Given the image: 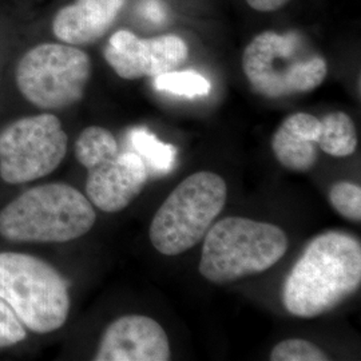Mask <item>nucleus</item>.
<instances>
[{
  "mask_svg": "<svg viewBox=\"0 0 361 361\" xmlns=\"http://www.w3.org/2000/svg\"><path fill=\"white\" fill-rule=\"evenodd\" d=\"M89 55L71 44L44 43L31 49L16 68V85L28 102L43 110L77 104L90 80Z\"/></svg>",
  "mask_w": 361,
  "mask_h": 361,
  "instance_id": "7",
  "label": "nucleus"
},
{
  "mask_svg": "<svg viewBox=\"0 0 361 361\" xmlns=\"http://www.w3.org/2000/svg\"><path fill=\"white\" fill-rule=\"evenodd\" d=\"M316 145L332 157H348L356 152L357 134L352 118L343 113H329L320 119V133Z\"/></svg>",
  "mask_w": 361,
  "mask_h": 361,
  "instance_id": "15",
  "label": "nucleus"
},
{
  "mask_svg": "<svg viewBox=\"0 0 361 361\" xmlns=\"http://www.w3.org/2000/svg\"><path fill=\"white\" fill-rule=\"evenodd\" d=\"M228 186L219 174L198 171L170 193L150 225V241L165 256L197 245L226 204Z\"/></svg>",
  "mask_w": 361,
  "mask_h": 361,
  "instance_id": "6",
  "label": "nucleus"
},
{
  "mask_svg": "<svg viewBox=\"0 0 361 361\" xmlns=\"http://www.w3.org/2000/svg\"><path fill=\"white\" fill-rule=\"evenodd\" d=\"M123 3L125 0H77L56 13L54 34L71 46L90 44L113 26Z\"/></svg>",
  "mask_w": 361,
  "mask_h": 361,
  "instance_id": "12",
  "label": "nucleus"
},
{
  "mask_svg": "<svg viewBox=\"0 0 361 361\" xmlns=\"http://www.w3.org/2000/svg\"><path fill=\"white\" fill-rule=\"evenodd\" d=\"M360 284V241L348 233H323L310 241L286 277L283 302L292 316L313 319L335 310Z\"/></svg>",
  "mask_w": 361,
  "mask_h": 361,
  "instance_id": "1",
  "label": "nucleus"
},
{
  "mask_svg": "<svg viewBox=\"0 0 361 361\" xmlns=\"http://www.w3.org/2000/svg\"><path fill=\"white\" fill-rule=\"evenodd\" d=\"M131 152L140 155L149 176H168L177 164V147L171 143L159 141L146 128L131 129L128 134Z\"/></svg>",
  "mask_w": 361,
  "mask_h": 361,
  "instance_id": "13",
  "label": "nucleus"
},
{
  "mask_svg": "<svg viewBox=\"0 0 361 361\" xmlns=\"http://www.w3.org/2000/svg\"><path fill=\"white\" fill-rule=\"evenodd\" d=\"M188 55L186 42L177 35L142 39L126 30L111 35L104 49L106 62L119 77L129 80L177 70Z\"/></svg>",
  "mask_w": 361,
  "mask_h": 361,
  "instance_id": "9",
  "label": "nucleus"
},
{
  "mask_svg": "<svg viewBox=\"0 0 361 361\" xmlns=\"http://www.w3.org/2000/svg\"><path fill=\"white\" fill-rule=\"evenodd\" d=\"M95 221L85 194L62 182L44 183L19 194L0 210V235L13 243H68L90 232Z\"/></svg>",
  "mask_w": 361,
  "mask_h": 361,
  "instance_id": "2",
  "label": "nucleus"
},
{
  "mask_svg": "<svg viewBox=\"0 0 361 361\" xmlns=\"http://www.w3.org/2000/svg\"><path fill=\"white\" fill-rule=\"evenodd\" d=\"M331 204L338 214L353 222L361 221V188L352 182H337L329 192Z\"/></svg>",
  "mask_w": 361,
  "mask_h": 361,
  "instance_id": "18",
  "label": "nucleus"
},
{
  "mask_svg": "<svg viewBox=\"0 0 361 361\" xmlns=\"http://www.w3.org/2000/svg\"><path fill=\"white\" fill-rule=\"evenodd\" d=\"M67 134L52 114L25 116L0 131V177L11 185L40 180L59 168Z\"/></svg>",
  "mask_w": 361,
  "mask_h": 361,
  "instance_id": "8",
  "label": "nucleus"
},
{
  "mask_svg": "<svg viewBox=\"0 0 361 361\" xmlns=\"http://www.w3.org/2000/svg\"><path fill=\"white\" fill-rule=\"evenodd\" d=\"M170 344L164 328L142 314H126L110 324L94 360L168 361Z\"/></svg>",
  "mask_w": 361,
  "mask_h": 361,
  "instance_id": "11",
  "label": "nucleus"
},
{
  "mask_svg": "<svg viewBox=\"0 0 361 361\" xmlns=\"http://www.w3.org/2000/svg\"><path fill=\"white\" fill-rule=\"evenodd\" d=\"M289 0H246V3L256 11L261 13H271L276 11L281 7H284L285 4Z\"/></svg>",
  "mask_w": 361,
  "mask_h": 361,
  "instance_id": "21",
  "label": "nucleus"
},
{
  "mask_svg": "<svg viewBox=\"0 0 361 361\" xmlns=\"http://www.w3.org/2000/svg\"><path fill=\"white\" fill-rule=\"evenodd\" d=\"M243 68L253 90L283 98L317 89L326 77V61L297 32L265 31L252 39Z\"/></svg>",
  "mask_w": 361,
  "mask_h": 361,
  "instance_id": "4",
  "label": "nucleus"
},
{
  "mask_svg": "<svg viewBox=\"0 0 361 361\" xmlns=\"http://www.w3.org/2000/svg\"><path fill=\"white\" fill-rule=\"evenodd\" d=\"M271 149L277 161L293 171H308L317 161L316 143L307 141L284 123L274 133Z\"/></svg>",
  "mask_w": 361,
  "mask_h": 361,
  "instance_id": "14",
  "label": "nucleus"
},
{
  "mask_svg": "<svg viewBox=\"0 0 361 361\" xmlns=\"http://www.w3.org/2000/svg\"><path fill=\"white\" fill-rule=\"evenodd\" d=\"M27 328L13 308L0 297V348H7L26 340Z\"/></svg>",
  "mask_w": 361,
  "mask_h": 361,
  "instance_id": "20",
  "label": "nucleus"
},
{
  "mask_svg": "<svg viewBox=\"0 0 361 361\" xmlns=\"http://www.w3.org/2000/svg\"><path fill=\"white\" fill-rule=\"evenodd\" d=\"M86 197L92 207L104 213H118L142 192L149 173L140 155L134 152H119L87 169Z\"/></svg>",
  "mask_w": 361,
  "mask_h": 361,
  "instance_id": "10",
  "label": "nucleus"
},
{
  "mask_svg": "<svg viewBox=\"0 0 361 361\" xmlns=\"http://www.w3.org/2000/svg\"><path fill=\"white\" fill-rule=\"evenodd\" d=\"M154 86L157 90L168 91L171 94L195 98L205 97L210 92V82L207 78L197 71H169L154 78Z\"/></svg>",
  "mask_w": 361,
  "mask_h": 361,
  "instance_id": "17",
  "label": "nucleus"
},
{
  "mask_svg": "<svg viewBox=\"0 0 361 361\" xmlns=\"http://www.w3.org/2000/svg\"><path fill=\"white\" fill-rule=\"evenodd\" d=\"M0 297L35 334L55 332L68 319L67 281L49 262L27 253L0 252Z\"/></svg>",
  "mask_w": 361,
  "mask_h": 361,
  "instance_id": "5",
  "label": "nucleus"
},
{
  "mask_svg": "<svg viewBox=\"0 0 361 361\" xmlns=\"http://www.w3.org/2000/svg\"><path fill=\"white\" fill-rule=\"evenodd\" d=\"M273 361H326L328 356L310 341L289 338L279 343L271 353Z\"/></svg>",
  "mask_w": 361,
  "mask_h": 361,
  "instance_id": "19",
  "label": "nucleus"
},
{
  "mask_svg": "<svg viewBox=\"0 0 361 361\" xmlns=\"http://www.w3.org/2000/svg\"><path fill=\"white\" fill-rule=\"evenodd\" d=\"M204 240L200 273L214 284H228L271 269L288 250L280 226L244 217L221 219Z\"/></svg>",
  "mask_w": 361,
  "mask_h": 361,
  "instance_id": "3",
  "label": "nucleus"
},
{
  "mask_svg": "<svg viewBox=\"0 0 361 361\" xmlns=\"http://www.w3.org/2000/svg\"><path fill=\"white\" fill-rule=\"evenodd\" d=\"M119 153L114 135L99 126L83 130L75 142V157L83 168L90 169Z\"/></svg>",
  "mask_w": 361,
  "mask_h": 361,
  "instance_id": "16",
  "label": "nucleus"
},
{
  "mask_svg": "<svg viewBox=\"0 0 361 361\" xmlns=\"http://www.w3.org/2000/svg\"><path fill=\"white\" fill-rule=\"evenodd\" d=\"M141 11L143 15L153 20V22H161L165 18V13H164V7L162 4H159L155 0H149L146 1L143 6H141Z\"/></svg>",
  "mask_w": 361,
  "mask_h": 361,
  "instance_id": "22",
  "label": "nucleus"
}]
</instances>
